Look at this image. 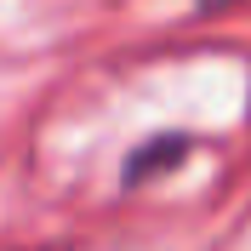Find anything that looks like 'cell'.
<instances>
[{"label": "cell", "instance_id": "1", "mask_svg": "<svg viewBox=\"0 0 251 251\" xmlns=\"http://www.w3.org/2000/svg\"><path fill=\"white\" fill-rule=\"evenodd\" d=\"M188 143H194V137H183V131H160V137H149L137 154L126 160V172H120L126 188H143V183H154L160 172H172L177 160L188 154Z\"/></svg>", "mask_w": 251, "mask_h": 251}, {"label": "cell", "instance_id": "2", "mask_svg": "<svg viewBox=\"0 0 251 251\" xmlns=\"http://www.w3.org/2000/svg\"><path fill=\"white\" fill-rule=\"evenodd\" d=\"M200 6H205V12H217V6H234V0H200Z\"/></svg>", "mask_w": 251, "mask_h": 251}]
</instances>
